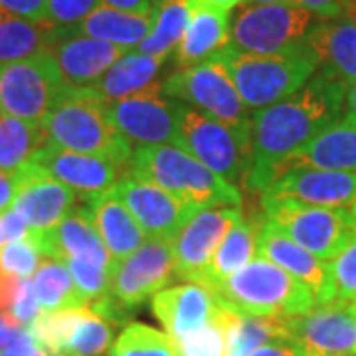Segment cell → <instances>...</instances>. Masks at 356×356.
I'll return each instance as SVG.
<instances>
[{
    "mask_svg": "<svg viewBox=\"0 0 356 356\" xmlns=\"http://www.w3.org/2000/svg\"><path fill=\"white\" fill-rule=\"evenodd\" d=\"M348 88L317 72L291 97L252 115V168L245 188L261 192L277 166L343 117Z\"/></svg>",
    "mask_w": 356,
    "mask_h": 356,
    "instance_id": "1",
    "label": "cell"
},
{
    "mask_svg": "<svg viewBox=\"0 0 356 356\" xmlns=\"http://www.w3.org/2000/svg\"><path fill=\"white\" fill-rule=\"evenodd\" d=\"M105 105L107 102L93 88L65 86L42 119V127L51 145L109 159L129 172L131 143L113 127Z\"/></svg>",
    "mask_w": 356,
    "mask_h": 356,
    "instance_id": "2",
    "label": "cell"
},
{
    "mask_svg": "<svg viewBox=\"0 0 356 356\" xmlns=\"http://www.w3.org/2000/svg\"><path fill=\"white\" fill-rule=\"evenodd\" d=\"M129 175L175 194L196 210L242 208V192L177 145L139 147Z\"/></svg>",
    "mask_w": 356,
    "mask_h": 356,
    "instance_id": "3",
    "label": "cell"
},
{
    "mask_svg": "<svg viewBox=\"0 0 356 356\" xmlns=\"http://www.w3.org/2000/svg\"><path fill=\"white\" fill-rule=\"evenodd\" d=\"M228 70L248 109H266L297 93L317 74L315 56L305 44L283 54H248L226 46L216 56Z\"/></svg>",
    "mask_w": 356,
    "mask_h": 356,
    "instance_id": "4",
    "label": "cell"
},
{
    "mask_svg": "<svg viewBox=\"0 0 356 356\" xmlns=\"http://www.w3.org/2000/svg\"><path fill=\"white\" fill-rule=\"evenodd\" d=\"M212 293L222 307L248 315L297 317L317 307L311 287L264 257L252 259Z\"/></svg>",
    "mask_w": 356,
    "mask_h": 356,
    "instance_id": "5",
    "label": "cell"
},
{
    "mask_svg": "<svg viewBox=\"0 0 356 356\" xmlns=\"http://www.w3.org/2000/svg\"><path fill=\"white\" fill-rule=\"evenodd\" d=\"M175 145L236 188H245L252 168V117L232 125L182 103Z\"/></svg>",
    "mask_w": 356,
    "mask_h": 356,
    "instance_id": "6",
    "label": "cell"
},
{
    "mask_svg": "<svg viewBox=\"0 0 356 356\" xmlns=\"http://www.w3.org/2000/svg\"><path fill=\"white\" fill-rule=\"evenodd\" d=\"M317 18L289 2L243 4L229 26V46L248 54H283L305 44Z\"/></svg>",
    "mask_w": 356,
    "mask_h": 356,
    "instance_id": "7",
    "label": "cell"
},
{
    "mask_svg": "<svg viewBox=\"0 0 356 356\" xmlns=\"http://www.w3.org/2000/svg\"><path fill=\"white\" fill-rule=\"evenodd\" d=\"M261 210L266 220L321 261H331L356 240L355 218L348 208L269 204L261 206Z\"/></svg>",
    "mask_w": 356,
    "mask_h": 356,
    "instance_id": "8",
    "label": "cell"
},
{
    "mask_svg": "<svg viewBox=\"0 0 356 356\" xmlns=\"http://www.w3.org/2000/svg\"><path fill=\"white\" fill-rule=\"evenodd\" d=\"M65 81L50 51L0 64V113L42 123Z\"/></svg>",
    "mask_w": 356,
    "mask_h": 356,
    "instance_id": "9",
    "label": "cell"
},
{
    "mask_svg": "<svg viewBox=\"0 0 356 356\" xmlns=\"http://www.w3.org/2000/svg\"><path fill=\"white\" fill-rule=\"evenodd\" d=\"M163 91L168 97L224 123L236 125L250 121V109L243 105L228 70L218 58L175 72L166 77Z\"/></svg>",
    "mask_w": 356,
    "mask_h": 356,
    "instance_id": "10",
    "label": "cell"
},
{
    "mask_svg": "<svg viewBox=\"0 0 356 356\" xmlns=\"http://www.w3.org/2000/svg\"><path fill=\"white\" fill-rule=\"evenodd\" d=\"M175 275L172 240L149 238L135 254L115 261L111 289L105 299L119 313H125L153 299Z\"/></svg>",
    "mask_w": 356,
    "mask_h": 356,
    "instance_id": "11",
    "label": "cell"
},
{
    "mask_svg": "<svg viewBox=\"0 0 356 356\" xmlns=\"http://www.w3.org/2000/svg\"><path fill=\"white\" fill-rule=\"evenodd\" d=\"M28 331L50 356H102L113 341L111 323L91 307L40 313Z\"/></svg>",
    "mask_w": 356,
    "mask_h": 356,
    "instance_id": "12",
    "label": "cell"
},
{
    "mask_svg": "<svg viewBox=\"0 0 356 356\" xmlns=\"http://www.w3.org/2000/svg\"><path fill=\"white\" fill-rule=\"evenodd\" d=\"M180 105L163 91V83H156L137 95L107 102L105 109L113 127L129 143L154 147L177 143Z\"/></svg>",
    "mask_w": 356,
    "mask_h": 356,
    "instance_id": "13",
    "label": "cell"
},
{
    "mask_svg": "<svg viewBox=\"0 0 356 356\" xmlns=\"http://www.w3.org/2000/svg\"><path fill=\"white\" fill-rule=\"evenodd\" d=\"M287 332L301 356H356V303L332 301L287 317Z\"/></svg>",
    "mask_w": 356,
    "mask_h": 356,
    "instance_id": "14",
    "label": "cell"
},
{
    "mask_svg": "<svg viewBox=\"0 0 356 356\" xmlns=\"http://www.w3.org/2000/svg\"><path fill=\"white\" fill-rule=\"evenodd\" d=\"M356 198V172L295 168L259 192L261 206L291 204L309 208H353Z\"/></svg>",
    "mask_w": 356,
    "mask_h": 356,
    "instance_id": "15",
    "label": "cell"
},
{
    "mask_svg": "<svg viewBox=\"0 0 356 356\" xmlns=\"http://www.w3.org/2000/svg\"><path fill=\"white\" fill-rule=\"evenodd\" d=\"M242 216V208H204L196 212L172 238L177 277L200 283L218 245Z\"/></svg>",
    "mask_w": 356,
    "mask_h": 356,
    "instance_id": "16",
    "label": "cell"
},
{
    "mask_svg": "<svg viewBox=\"0 0 356 356\" xmlns=\"http://www.w3.org/2000/svg\"><path fill=\"white\" fill-rule=\"evenodd\" d=\"M111 192L127 206L149 238L172 240L188 220L200 212L165 188L131 175L121 178Z\"/></svg>",
    "mask_w": 356,
    "mask_h": 356,
    "instance_id": "17",
    "label": "cell"
},
{
    "mask_svg": "<svg viewBox=\"0 0 356 356\" xmlns=\"http://www.w3.org/2000/svg\"><path fill=\"white\" fill-rule=\"evenodd\" d=\"M48 51L60 67L65 86L91 88L119 58L131 50L83 36L72 28H56Z\"/></svg>",
    "mask_w": 356,
    "mask_h": 356,
    "instance_id": "18",
    "label": "cell"
},
{
    "mask_svg": "<svg viewBox=\"0 0 356 356\" xmlns=\"http://www.w3.org/2000/svg\"><path fill=\"white\" fill-rule=\"evenodd\" d=\"M30 165L44 170L46 175L60 180L67 188H72L76 194H81L86 198L113 188L127 172L125 168L115 165L109 159L67 151L51 143L42 147L38 153L34 154Z\"/></svg>",
    "mask_w": 356,
    "mask_h": 356,
    "instance_id": "19",
    "label": "cell"
},
{
    "mask_svg": "<svg viewBox=\"0 0 356 356\" xmlns=\"http://www.w3.org/2000/svg\"><path fill=\"white\" fill-rule=\"evenodd\" d=\"M74 204L76 192L60 180L51 178L34 165L22 168V180L13 210L22 216L32 234L58 226L74 210Z\"/></svg>",
    "mask_w": 356,
    "mask_h": 356,
    "instance_id": "20",
    "label": "cell"
},
{
    "mask_svg": "<svg viewBox=\"0 0 356 356\" xmlns=\"http://www.w3.org/2000/svg\"><path fill=\"white\" fill-rule=\"evenodd\" d=\"M30 240L36 243L44 257L58 259L64 264L72 257H89L102 264H115L103 243L88 206L74 208L54 228L40 234H30Z\"/></svg>",
    "mask_w": 356,
    "mask_h": 356,
    "instance_id": "21",
    "label": "cell"
},
{
    "mask_svg": "<svg viewBox=\"0 0 356 356\" xmlns=\"http://www.w3.org/2000/svg\"><path fill=\"white\" fill-rule=\"evenodd\" d=\"M295 168L356 172V121L348 115L337 119L332 125L321 131L315 139L309 140L303 149L285 159L277 166L273 180Z\"/></svg>",
    "mask_w": 356,
    "mask_h": 356,
    "instance_id": "22",
    "label": "cell"
},
{
    "mask_svg": "<svg viewBox=\"0 0 356 356\" xmlns=\"http://www.w3.org/2000/svg\"><path fill=\"white\" fill-rule=\"evenodd\" d=\"M154 317L177 343L218 315L220 303L214 293L200 283H184L163 289L151 299Z\"/></svg>",
    "mask_w": 356,
    "mask_h": 356,
    "instance_id": "23",
    "label": "cell"
},
{
    "mask_svg": "<svg viewBox=\"0 0 356 356\" xmlns=\"http://www.w3.org/2000/svg\"><path fill=\"white\" fill-rule=\"evenodd\" d=\"M321 74L353 88L356 83V16L317 20L305 40Z\"/></svg>",
    "mask_w": 356,
    "mask_h": 356,
    "instance_id": "24",
    "label": "cell"
},
{
    "mask_svg": "<svg viewBox=\"0 0 356 356\" xmlns=\"http://www.w3.org/2000/svg\"><path fill=\"white\" fill-rule=\"evenodd\" d=\"M257 257L273 261L275 266L291 273L293 277L303 281L315 293L317 305L325 303L327 283H329L327 261H321L311 252H307L305 248L293 242L289 236H285L266 218H261L259 236H257Z\"/></svg>",
    "mask_w": 356,
    "mask_h": 356,
    "instance_id": "25",
    "label": "cell"
},
{
    "mask_svg": "<svg viewBox=\"0 0 356 356\" xmlns=\"http://www.w3.org/2000/svg\"><path fill=\"white\" fill-rule=\"evenodd\" d=\"M93 222L99 229L103 243L113 261H121L135 254L149 240L145 229L129 212V208L115 196L111 188L86 198Z\"/></svg>",
    "mask_w": 356,
    "mask_h": 356,
    "instance_id": "26",
    "label": "cell"
},
{
    "mask_svg": "<svg viewBox=\"0 0 356 356\" xmlns=\"http://www.w3.org/2000/svg\"><path fill=\"white\" fill-rule=\"evenodd\" d=\"M192 6V4H191ZM229 44V13L208 6H192L191 24L177 48L178 70L216 58Z\"/></svg>",
    "mask_w": 356,
    "mask_h": 356,
    "instance_id": "27",
    "label": "cell"
},
{
    "mask_svg": "<svg viewBox=\"0 0 356 356\" xmlns=\"http://www.w3.org/2000/svg\"><path fill=\"white\" fill-rule=\"evenodd\" d=\"M154 14L125 13L102 2L88 18H83L77 26H72V30L125 50H135L151 34Z\"/></svg>",
    "mask_w": 356,
    "mask_h": 356,
    "instance_id": "28",
    "label": "cell"
},
{
    "mask_svg": "<svg viewBox=\"0 0 356 356\" xmlns=\"http://www.w3.org/2000/svg\"><path fill=\"white\" fill-rule=\"evenodd\" d=\"M166 60H161V58H151L137 50H131L123 58H119L103 74L102 79L91 88L95 89L105 102L125 99L156 86L159 74Z\"/></svg>",
    "mask_w": 356,
    "mask_h": 356,
    "instance_id": "29",
    "label": "cell"
},
{
    "mask_svg": "<svg viewBox=\"0 0 356 356\" xmlns=\"http://www.w3.org/2000/svg\"><path fill=\"white\" fill-rule=\"evenodd\" d=\"M220 317L226 327V356H248L264 344L289 343L287 317L248 315L222 305Z\"/></svg>",
    "mask_w": 356,
    "mask_h": 356,
    "instance_id": "30",
    "label": "cell"
},
{
    "mask_svg": "<svg viewBox=\"0 0 356 356\" xmlns=\"http://www.w3.org/2000/svg\"><path fill=\"white\" fill-rule=\"evenodd\" d=\"M261 220H245L240 218L228 234L224 236L222 243L218 245L216 254L212 257L210 266L204 273L200 285L208 287L210 291L220 283L232 277L236 271L248 266L257 257V236H259Z\"/></svg>",
    "mask_w": 356,
    "mask_h": 356,
    "instance_id": "31",
    "label": "cell"
},
{
    "mask_svg": "<svg viewBox=\"0 0 356 356\" xmlns=\"http://www.w3.org/2000/svg\"><path fill=\"white\" fill-rule=\"evenodd\" d=\"M48 145L42 123L0 113V170L18 172Z\"/></svg>",
    "mask_w": 356,
    "mask_h": 356,
    "instance_id": "32",
    "label": "cell"
},
{
    "mask_svg": "<svg viewBox=\"0 0 356 356\" xmlns=\"http://www.w3.org/2000/svg\"><path fill=\"white\" fill-rule=\"evenodd\" d=\"M56 26L30 22L0 8V64H10L48 51Z\"/></svg>",
    "mask_w": 356,
    "mask_h": 356,
    "instance_id": "33",
    "label": "cell"
},
{
    "mask_svg": "<svg viewBox=\"0 0 356 356\" xmlns=\"http://www.w3.org/2000/svg\"><path fill=\"white\" fill-rule=\"evenodd\" d=\"M191 16L192 6L188 0H163L156 6L151 34L135 50L151 58L166 60L184 38V32L191 24Z\"/></svg>",
    "mask_w": 356,
    "mask_h": 356,
    "instance_id": "34",
    "label": "cell"
},
{
    "mask_svg": "<svg viewBox=\"0 0 356 356\" xmlns=\"http://www.w3.org/2000/svg\"><path fill=\"white\" fill-rule=\"evenodd\" d=\"M32 285L38 297L42 313H56L65 309L89 307L81 293L77 291L76 281L64 261L44 257L36 273L32 275Z\"/></svg>",
    "mask_w": 356,
    "mask_h": 356,
    "instance_id": "35",
    "label": "cell"
},
{
    "mask_svg": "<svg viewBox=\"0 0 356 356\" xmlns=\"http://www.w3.org/2000/svg\"><path fill=\"white\" fill-rule=\"evenodd\" d=\"M109 356H180V353L166 332L145 323H131L113 343Z\"/></svg>",
    "mask_w": 356,
    "mask_h": 356,
    "instance_id": "36",
    "label": "cell"
},
{
    "mask_svg": "<svg viewBox=\"0 0 356 356\" xmlns=\"http://www.w3.org/2000/svg\"><path fill=\"white\" fill-rule=\"evenodd\" d=\"M65 266L76 281L77 291L81 293L89 307L109 295L115 264H102L89 257H72L65 261Z\"/></svg>",
    "mask_w": 356,
    "mask_h": 356,
    "instance_id": "37",
    "label": "cell"
},
{
    "mask_svg": "<svg viewBox=\"0 0 356 356\" xmlns=\"http://www.w3.org/2000/svg\"><path fill=\"white\" fill-rule=\"evenodd\" d=\"M327 269L329 283L323 305L332 301L356 303V240L348 243L331 261H327Z\"/></svg>",
    "mask_w": 356,
    "mask_h": 356,
    "instance_id": "38",
    "label": "cell"
},
{
    "mask_svg": "<svg viewBox=\"0 0 356 356\" xmlns=\"http://www.w3.org/2000/svg\"><path fill=\"white\" fill-rule=\"evenodd\" d=\"M177 348L180 356H226V327L220 309L212 321L177 341Z\"/></svg>",
    "mask_w": 356,
    "mask_h": 356,
    "instance_id": "39",
    "label": "cell"
},
{
    "mask_svg": "<svg viewBox=\"0 0 356 356\" xmlns=\"http://www.w3.org/2000/svg\"><path fill=\"white\" fill-rule=\"evenodd\" d=\"M42 261H44V255L30 238L20 240V242L4 243L0 248V267L16 277L30 280Z\"/></svg>",
    "mask_w": 356,
    "mask_h": 356,
    "instance_id": "40",
    "label": "cell"
},
{
    "mask_svg": "<svg viewBox=\"0 0 356 356\" xmlns=\"http://www.w3.org/2000/svg\"><path fill=\"white\" fill-rule=\"evenodd\" d=\"M102 0H50L48 22L56 28H72L88 18Z\"/></svg>",
    "mask_w": 356,
    "mask_h": 356,
    "instance_id": "41",
    "label": "cell"
},
{
    "mask_svg": "<svg viewBox=\"0 0 356 356\" xmlns=\"http://www.w3.org/2000/svg\"><path fill=\"white\" fill-rule=\"evenodd\" d=\"M42 309H40L38 297H36V291H34V285L32 281L24 280L20 289H18V295L14 299L13 309H10V315L8 317L16 321L20 327L24 329H30V325L40 317Z\"/></svg>",
    "mask_w": 356,
    "mask_h": 356,
    "instance_id": "42",
    "label": "cell"
},
{
    "mask_svg": "<svg viewBox=\"0 0 356 356\" xmlns=\"http://www.w3.org/2000/svg\"><path fill=\"white\" fill-rule=\"evenodd\" d=\"M289 4L305 8L317 20H337L344 16H356L355 0H291Z\"/></svg>",
    "mask_w": 356,
    "mask_h": 356,
    "instance_id": "43",
    "label": "cell"
},
{
    "mask_svg": "<svg viewBox=\"0 0 356 356\" xmlns=\"http://www.w3.org/2000/svg\"><path fill=\"white\" fill-rule=\"evenodd\" d=\"M48 4H50V0H0L2 10L26 18L30 22H40V24H50L48 22Z\"/></svg>",
    "mask_w": 356,
    "mask_h": 356,
    "instance_id": "44",
    "label": "cell"
},
{
    "mask_svg": "<svg viewBox=\"0 0 356 356\" xmlns=\"http://www.w3.org/2000/svg\"><path fill=\"white\" fill-rule=\"evenodd\" d=\"M34 341L32 332L20 327L16 321L0 313V353L4 350H10V348H16V346H22V344Z\"/></svg>",
    "mask_w": 356,
    "mask_h": 356,
    "instance_id": "45",
    "label": "cell"
},
{
    "mask_svg": "<svg viewBox=\"0 0 356 356\" xmlns=\"http://www.w3.org/2000/svg\"><path fill=\"white\" fill-rule=\"evenodd\" d=\"M30 228L26 224L22 216L18 212H14L13 208L2 212L0 214V236H2V242H20V240H28L30 238Z\"/></svg>",
    "mask_w": 356,
    "mask_h": 356,
    "instance_id": "46",
    "label": "cell"
},
{
    "mask_svg": "<svg viewBox=\"0 0 356 356\" xmlns=\"http://www.w3.org/2000/svg\"><path fill=\"white\" fill-rule=\"evenodd\" d=\"M20 180H22V170L18 172L0 170V214L13 208L18 188H20Z\"/></svg>",
    "mask_w": 356,
    "mask_h": 356,
    "instance_id": "47",
    "label": "cell"
},
{
    "mask_svg": "<svg viewBox=\"0 0 356 356\" xmlns=\"http://www.w3.org/2000/svg\"><path fill=\"white\" fill-rule=\"evenodd\" d=\"M22 281H24L22 277H16L0 267V313L10 315V309H13L14 299L18 295Z\"/></svg>",
    "mask_w": 356,
    "mask_h": 356,
    "instance_id": "48",
    "label": "cell"
},
{
    "mask_svg": "<svg viewBox=\"0 0 356 356\" xmlns=\"http://www.w3.org/2000/svg\"><path fill=\"white\" fill-rule=\"evenodd\" d=\"M103 4L113 6L119 10L135 14H154L156 13V2L154 0H102Z\"/></svg>",
    "mask_w": 356,
    "mask_h": 356,
    "instance_id": "49",
    "label": "cell"
},
{
    "mask_svg": "<svg viewBox=\"0 0 356 356\" xmlns=\"http://www.w3.org/2000/svg\"><path fill=\"white\" fill-rule=\"evenodd\" d=\"M248 356H301L297 350V346L287 341H280V343H269L259 346L257 350L250 353Z\"/></svg>",
    "mask_w": 356,
    "mask_h": 356,
    "instance_id": "50",
    "label": "cell"
},
{
    "mask_svg": "<svg viewBox=\"0 0 356 356\" xmlns=\"http://www.w3.org/2000/svg\"><path fill=\"white\" fill-rule=\"evenodd\" d=\"M0 356H50L36 341H30V343L22 344V346H16L10 350H4L0 353Z\"/></svg>",
    "mask_w": 356,
    "mask_h": 356,
    "instance_id": "51",
    "label": "cell"
},
{
    "mask_svg": "<svg viewBox=\"0 0 356 356\" xmlns=\"http://www.w3.org/2000/svg\"><path fill=\"white\" fill-rule=\"evenodd\" d=\"M192 6H208V8H216V10H232L234 6L242 4L243 0H188Z\"/></svg>",
    "mask_w": 356,
    "mask_h": 356,
    "instance_id": "52",
    "label": "cell"
},
{
    "mask_svg": "<svg viewBox=\"0 0 356 356\" xmlns=\"http://www.w3.org/2000/svg\"><path fill=\"white\" fill-rule=\"evenodd\" d=\"M344 109H346V113L353 121H356V83L353 88H348L346 91V102H344Z\"/></svg>",
    "mask_w": 356,
    "mask_h": 356,
    "instance_id": "53",
    "label": "cell"
},
{
    "mask_svg": "<svg viewBox=\"0 0 356 356\" xmlns=\"http://www.w3.org/2000/svg\"><path fill=\"white\" fill-rule=\"evenodd\" d=\"M281 2H291V0H243V4H281Z\"/></svg>",
    "mask_w": 356,
    "mask_h": 356,
    "instance_id": "54",
    "label": "cell"
},
{
    "mask_svg": "<svg viewBox=\"0 0 356 356\" xmlns=\"http://www.w3.org/2000/svg\"><path fill=\"white\" fill-rule=\"evenodd\" d=\"M350 212H353V218H355V226H356V198H355V202H353V208H350Z\"/></svg>",
    "mask_w": 356,
    "mask_h": 356,
    "instance_id": "55",
    "label": "cell"
},
{
    "mask_svg": "<svg viewBox=\"0 0 356 356\" xmlns=\"http://www.w3.org/2000/svg\"><path fill=\"white\" fill-rule=\"evenodd\" d=\"M2 245H4V242H2V236H0V248H2Z\"/></svg>",
    "mask_w": 356,
    "mask_h": 356,
    "instance_id": "56",
    "label": "cell"
},
{
    "mask_svg": "<svg viewBox=\"0 0 356 356\" xmlns=\"http://www.w3.org/2000/svg\"><path fill=\"white\" fill-rule=\"evenodd\" d=\"M154 2H156V6H159V4H161V2H163V0H154Z\"/></svg>",
    "mask_w": 356,
    "mask_h": 356,
    "instance_id": "57",
    "label": "cell"
},
{
    "mask_svg": "<svg viewBox=\"0 0 356 356\" xmlns=\"http://www.w3.org/2000/svg\"><path fill=\"white\" fill-rule=\"evenodd\" d=\"M355 2H356V0H355Z\"/></svg>",
    "mask_w": 356,
    "mask_h": 356,
    "instance_id": "58",
    "label": "cell"
}]
</instances>
